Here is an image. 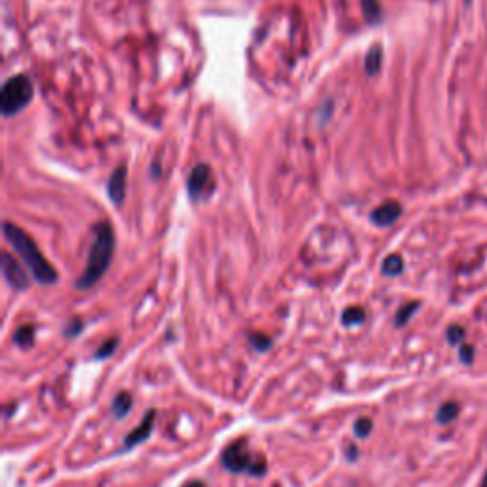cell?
<instances>
[{
    "label": "cell",
    "mask_w": 487,
    "mask_h": 487,
    "mask_svg": "<svg viewBox=\"0 0 487 487\" xmlns=\"http://www.w3.org/2000/svg\"><path fill=\"white\" fill-rule=\"evenodd\" d=\"M250 343L255 351L264 352V351H269V348L272 346V339L267 337V335H261V333H251Z\"/></svg>",
    "instance_id": "ffe728a7"
},
{
    "label": "cell",
    "mask_w": 487,
    "mask_h": 487,
    "mask_svg": "<svg viewBox=\"0 0 487 487\" xmlns=\"http://www.w3.org/2000/svg\"><path fill=\"white\" fill-rule=\"evenodd\" d=\"M211 181V169L208 164H198L197 168L190 171L189 181H187V189H189L190 198H200L208 189V185Z\"/></svg>",
    "instance_id": "8992f818"
},
{
    "label": "cell",
    "mask_w": 487,
    "mask_h": 487,
    "mask_svg": "<svg viewBox=\"0 0 487 487\" xmlns=\"http://www.w3.org/2000/svg\"><path fill=\"white\" fill-rule=\"evenodd\" d=\"M4 237H6V242L14 248L15 253L25 261L27 269L31 271V274H33L36 282H41V284H54L55 280H57V272L52 267V263L42 255L38 246L34 244L33 238L29 237L25 230L20 229L17 225L6 221L4 223Z\"/></svg>",
    "instance_id": "7a4b0ae2"
},
{
    "label": "cell",
    "mask_w": 487,
    "mask_h": 487,
    "mask_svg": "<svg viewBox=\"0 0 487 487\" xmlns=\"http://www.w3.org/2000/svg\"><path fill=\"white\" fill-rule=\"evenodd\" d=\"M402 216V204L396 200H388V202L381 204L377 210L372 213V221L379 227H388L393 225L398 217Z\"/></svg>",
    "instance_id": "9c48e42d"
},
{
    "label": "cell",
    "mask_w": 487,
    "mask_h": 487,
    "mask_svg": "<svg viewBox=\"0 0 487 487\" xmlns=\"http://www.w3.org/2000/svg\"><path fill=\"white\" fill-rule=\"evenodd\" d=\"M457 415H459V406H457L455 402H446V404L438 409L436 421H438L440 425H449L451 421L457 419Z\"/></svg>",
    "instance_id": "8fae6325"
},
{
    "label": "cell",
    "mask_w": 487,
    "mask_h": 487,
    "mask_svg": "<svg viewBox=\"0 0 487 487\" xmlns=\"http://www.w3.org/2000/svg\"><path fill=\"white\" fill-rule=\"evenodd\" d=\"M155 419H156V409H149L147 415L143 417L141 425L137 426L136 430H132V432L126 436V440H124V449H132V447H136L139 446V444H143V442L149 440V436L153 434V428H155Z\"/></svg>",
    "instance_id": "52a82bcc"
},
{
    "label": "cell",
    "mask_w": 487,
    "mask_h": 487,
    "mask_svg": "<svg viewBox=\"0 0 487 487\" xmlns=\"http://www.w3.org/2000/svg\"><path fill=\"white\" fill-rule=\"evenodd\" d=\"M33 99V82L25 75L8 78L0 94V108L4 116H14L27 107Z\"/></svg>",
    "instance_id": "277c9868"
},
{
    "label": "cell",
    "mask_w": 487,
    "mask_h": 487,
    "mask_svg": "<svg viewBox=\"0 0 487 487\" xmlns=\"http://www.w3.org/2000/svg\"><path fill=\"white\" fill-rule=\"evenodd\" d=\"M365 320V311L360 306H351L343 312V324L345 325H360Z\"/></svg>",
    "instance_id": "5bb4252c"
},
{
    "label": "cell",
    "mask_w": 487,
    "mask_h": 487,
    "mask_svg": "<svg viewBox=\"0 0 487 487\" xmlns=\"http://www.w3.org/2000/svg\"><path fill=\"white\" fill-rule=\"evenodd\" d=\"M373 430V423L372 419H367V417H360L356 423H354V436L356 438H367L369 434H372Z\"/></svg>",
    "instance_id": "d6986e66"
},
{
    "label": "cell",
    "mask_w": 487,
    "mask_h": 487,
    "mask_svg": "<svg viewBox=\"0 0 487 487\" xmlns=\"http://www.w3.org/2000/svg\"><path fill=\"white\" fill-rule=\"evenodd\" d=\"M381 269H383V274H386V276H398L400 272L404 271V259L396 255V253H393V255H388L383 261Z\"/></svg>",
    "instance_id": "7c38bea8"
},
{
    "label": "cell",
    "mask_w": 487,
    "mask_h": 487,
    "mask_svg": "<svg viewBox=\"0 0 487 487\" xmlns=\"http://www.w3.org/2000/svg\"><path fill=\"white\" fill-rule=\"evenodd\" d=\"M116 346H118V339L113 337L108 339V341H105L99 348H97V352L94 354L95 360H105L108 358V356H113V352L116 351Z\"/></svg>",
    "instance_id": "ac0fdd59"
},
{
    "label": "cell",
    "mask_w": 487,
    "mask_h": 487,
    "mask_svg": "<svg viewBox=\"0 0 487 487\" xmlns=\"http://www.w3.org/2000/svg\"><path fill=\"white\" fill-rule=\"evenodd\" d=\"M132 406H134V398H132V394L120 393V394H116V398L113 400L111 411H113V415H115L116 419H124V417L129 413V409H132Z\"/></svg>",
    "instance_id": "30bf717a"
},
{
    "label": "cell",
    "mask_w": 487,
    "mask_h": 487,
    "mask_svg": "<svg viewBox=\"0 0 487 487\" xmlns=\"http://www.w3.org/2000/svg\"><path fill=\"white\" fill-rule=\"evenodd\" d=\"M447 339H449V343L457 345V343H460V341L465 339V330H463L460 325H451V327L447 330Z\"/></svg>",
    "instance_id": "44dd1931"
},
{
    "label": "cell",
    "mask_w": 487,
    "mask_h": 487,
    "mask_svg": "<svg viewBox=\"0 0 487 487\" xmlns=\"http://www.w3.org/2000/svg\"><path fill=\"white\" fill-rule=\"evenodd\" d=\"M113 253H115V230L108 221H99L94 227V242L90 248L88 263L82 276L76 280V288L78 290L94 288L107 272Z\"/></svg>",
    "instance_id": "6da1fadb"
},
{
    "label": "cell",
    "mask_w": 487,
    "mask_h": 487,
    "mask_svg": "<svg viewBox=\"0 0 487 487\" xmlns=\"http://www.w3.org/2000/svg\"><path fill=\"white\" fill-rule=\"evenodd\" d=\"M80 330H82V322L80 320H75V322H71V325L65 330V335H67V337H75V335L80 333Z\"/></svg>",
    "instance_id": "603a6c76"
},
{
    "label": "cell",
    "mask_w": 487,
    "mask_h": 487,
    "mask_svg": "<svg viewBox=\"0 0 487 487\" xmlns=\"http://www.w3.org/2000/svg\"><path fill=\"white\" fill-rule=\"evenodd\" d=\"M2 274L14 290L23 291L29 288V274L8 251H2Z\"/></svg>",
    "instance_id": "5b68a950"
},
{
    "label": "cell",
    "mask_w": 487,
    "mask_h": 487,
    "mask_svg": "<svg viewBox=\"0 0 487 487\" xmlns=\"http://www.w3.org/2000/svg\"><path fill=\"white\" fill-rule=\"evenodd\" d=\"M126 181H128V169L126 166H118L107 183V195L116 206H122L126 198Z\"/></svg>",
    "instance_id": "ba28073f"
},
{
    "label": "cell",
    "mask_w": 487,
    "mask_h": 487,
    "mask_svg": "<svg viewBox=\"0 0 487 487\" xmlns=\"http://www.w3.org/2000/svg\"><path fill=\"white\" fill-rule=\"evenodd\" d=\"M221 465L229 472H246L251 476H263L267 472V463L263 457H253L248 449L246 440L232 442L221 453Z\"/></svg>",
    "instance_id": "3957f363"
},
{
    "label": "cell",
    "mask_w": 487,
    "mask_h": 487,
    "mask_svg": "<svg viewBox=\"0 0 487 487\" xmlns=\"http://www.w3.org/2000/svg\"><path fill=\"white\" fill-rule=\"evenodd\" d=\"M460 360H463L465 364H472V360H474L472 346H468V345L460 346Z\"/></svg>",
    "instance_id": "7402d4cb"
},
{
    "label": "cell",
    "mask_w": 487,
    "mask_h": 487,
    "mask_svg": "<svg viewBox=\"0 0 487 487\" xmlns=\"http://www.w3.org/2000/svg\"><path fill=\"white\" fill-rule=\"evenodd\" d=\"M362 6H364L365 20L369 23H377L381 20V6L377 0H362Z\"/></svg>",
    "instance_id": "9a60e30c"
},
{
    "label": "cell",
    "mask_w": 487,
    "mask_h": 487,
    "mask_svg": "<svg viewBox=\"0 0 487 487\" xmlns=\"http://www.w3.org/2000/svg\"><path fill=\"white\" fill-rule=\"evenodd\" d=\"M480 487H487V472L484 474V478H481V484H480Z\"/></svg>",
    "instance_id": "484cf974"
},
{
    "label": "cell",
    "mask_w": 487,
    "mask_h": 487,
    "mask_svg": "<svg viewBox=\"0 0 487 487\" xmlns=\"http://www.w3.org/2000/svg\"><path fill=\"white\" fill-rule=\"evenodd\" d=\"M183 487H206V484L204 481H189V484H185Z\"/></svg>",
    "instance_id": "d4e9b609"
},
{
    "label": "cell",
    "mask_w": 487,
    "mask_h": 487,
    "mask_svg": "<svg viewBox=\"0 0 487 487\" xmlns=\"http://www.w3.org/2000/svg\"><path fill=\"white\" fill-rule=\"evenodd\" d=\"M356 455H358L356 446H351V449H346V459L348 460H356Z\"/></svg>",
    "instance_id": "cb8c5ba5"
},
{
    "label": "cell",
    "mask_w": 487,
    "mask_h": 487,
    "mask_svg": "<svg viewBox=\"0 0 487 487\" xmlns=\"http://www.w3.org/2000/svg\"><path fill=\"white\" fill-rule=\"evenodd\" d=\"M14 341L20 346L33 345V341H34V327L33 325H23V327H20V330L15 332Z\"/></svg>",
    "instance_id": "2e32d148"
},
{
    "label": "cell",
    "mask_w": 487,
    "mask_h": 487,
    "mask_svg": "<svg viewBox=\"0 0 487 487\" xmlns=\"http://www.w3.org/2000/svg\"><path fill=\"white\" fill-rule=\"evenodd\" d=\"M381 61H383V54H381L379 48H372V52L365 57V73L372 76L377 75L381 69Z\"/></svg>",
    "instance_id": "4fadbf2b"
},
{
    "label": "cell",
    "mask_w": 487,
    "mask_h": 487,
    "mask_svg": "<svg viewBox=\"0 0 487 487\" xmlns=\"http://www.w3.org/2000/svg\"><path fill=\"white\" fill-rule=\"evenodd\" d=\"M417 309H419V303H417V301L404 304V306L398 311V314H396V325H406L407 320L411 318Z\"/></svg>",
    "instance_id": "e0dca14e"
}]
</instances>
